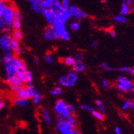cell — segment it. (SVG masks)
<instances>
[{
	"label": "cell",
	"mask_w": 134,
	"mask_h": 134,
	"mask_svg": "<svg viewBox=\"0 0 134 134\" xmlns=\"http://www.w3.org/2000/svg\"><path fill=\"white\" fill-rule=\"evenodd\" d=\"M51 25L58 33L60 39H62L64 41H69L70 39V34L69 31L66 30L65 21H64L58 16H55L53 24Z\"/></svg>",
	"instance_id": "6da1fadb"
},
{
	"label": "cell",
	"mask_w": 134,
	"mask_h": 134,
	"mask_svg": "<svg viewBox=\"0 0 134 134\" xmlns=\"http://www.w3.org/2000/svg\"><path fill=\"white\" fill-rule=\"evenodd\" d=\"M78 80L77 74L75 72H69L65 75L61 76L59 78L58 83L60 86L66 88L74 86Z\"/></svg>",
	"instance_id": "7a4b0ae2"
},
{
	"label": "cell",
	"mask_w": 134,
	"mask_h": 134,
	"mask_svg": "<svg viewBox=\"0 0 134 134\" xmlns=\"http://www.w3.org/2000/svg\"><path fill=\"white\" fill-rule=\"evenodd\" d=\"M12 40L11 34L4 33L0 36V49L4 53L12 52Z\"/></svg>",
	"instance_id": "3957f363"
},
{
	"label": "cell",
	"mask_w": 134,
	"mask_h": 134,
	"mask_svg": "<svg viewBox=\"0 0 134 134\" xmlns=\"http://www.w3.org/2000/svg\"><path fill=\"white\" fill-rule=\"evenodd\" d=\"M134 86L132 81L125 77H120L118 80L117 88L122 92H129L131 89Z\"/></svg>",
	"instance_id": "277c9868"
},
{
	"label": "cell",
	"mask_w": 134,
	"mask_h": 134,
	"mask_svg": "<svg viewBox=\"0 0 134 134\" xmlns=\"http://www.w3.org/2000/svg\"><path fill=\"white\" fill-rule=\"evenodd\" d=\"M15 8L13 6V4H8L7 7L5 8L3 18L5 20L7 27H12L13 21L14 20V11Z\"/></svg>",
	"instance_id": "5b68a950"
},
{
	"label": "cell",
	"mask_w": 134,
	"mask_h": 134,
	"mask_svg": "<svg viewBox=\"0 0 134 134\" xmlns=\"http://www.w3.org/2000/svg\"><path fill=\"white\" fill-rule=\"evenodd\" d=\"M54 109L57 114L60 115L64 118L71 114V113L67 109V103L62 99H59L57 100V102L55 103V105Z\"/></svg>",
	"instance_id": "8992f818"
},
{
	"label": "cell",
	"mask_w": 134,
	"mask_h": 134,
	"mask_svg": "<svg viewBox=\"0 0 134 134\" xmlns=\"http://www.w3.org/2000/svg\"><path fill=\"white\" fill-rule=\"evenodd\" d=\"M44 38L47 41H53L60 39L58 34L55 30L52 25H48L45 29V32L44 33Z\"/></svg>",
	"instance_id": "52a82bcc"
},
{
	"label": "cell",
	"mask_w": 134,
	"mask_h": 134,
	"mask_svg": "<svg viewBox=\"0 0 134 134\" xmlns=\"http://www.w3.org/2000/svg\"><path fill=\"white\" fill-rule=\"evenodd\" d=\"M8 83L10 86V88L14 91V92H16L17 90H19L21 87H23V83L21 81L19 78L17 76L14 77L13 78L10 79L7 81Z\"/></svg>",
	"instance_id": "ba28073f"
},
{
	"label": "cell",
	"mask_w": 134,
	"mask_h": 134,
	"mask_svg": "<svg viewBox=\"0 0 134 134\" xmlns=\"http://www.w3.org/2000/svg\"><path fill=\"white\" fill-rule=\"evenodd\" d=\"M41 14H42V16H44V18L47 21L49 25H51L53 24V21L55 20V15L54 13L50 9H42Z\"/></svg>",
	"instance_id": "9c48e42d"
},
{
	"label": "cell",
	"mask_w": 134,
	"mask_h": 134,
	"mask_svg": "<svg viewBox=\"0 0 134 134\" xmlns=\"http://www.w3.org/2000/svg\"><path fill=\"white\" fill-rule=\"evenodd\" d=\"M49 9H50L56 16V15L60 14L63 10L64 8L62 2H60L58 0H53Z\"/></svg>",
	"instance_id": "30bf717a"
},
{
	"label": "cell",
	"mask_w": 134,
	"mask_h": 134,
	"mask_svg": "<svg viewBox=\"0 0 134 134\" xmlns=\"http://www.w3.org/2000/svg\"><path fill=\"white\" fill-rule=\"evenodd\" d=\"M5 71L6 81L10 80L14 77H16V73H17V69L12 64L5 66Z\"/></svg>",
	"instance_id": "8fae6325"
},
{
	"label": "cell",
	"mask_w": 134,
	"mask_h": 134,
	"mask_svg": "<svg viewBox=\"0 0 134 134\" xmlns=\"http://www.w3.org/2000/svg\"><path fill=\"white\" fill-rule=\"evenodd\" d=\"M82 11L83 10H81L80 8L75 5H71L69 8V12L71 14V16L78 21H80V20L82 19V16H81Z\"/></svg>",
	"instance_id": "7c38bea8"
},
{
	"label": "cell",
	"mask_w": 134,
	"mask_h": 134,
	"mask_svg": "<svg viewBox=\"0 0 134 134\" xmlns=\"http://www.w3.org/2000/svg\"><path fill=\"white\" fill-rule=\"evenodd\" d=\"M14 58V55L13 52H10V53H4V55L2 56V59H1V62H2V64L5 66L11 64L13 63V59Z\"/></svg>",
	"instance_id": "4fadbf2b"
},
{
	"label": "cell",
	"mask_w": 134,
	"mask_h": 134,
	"mask_svg": "<svg viewBox=\"0 0 134 134\" xmlns=\"http://www.w3.org/2000/svg\"><path fill=\"white\" fill-rule=\"evenodd\" d=\"M12 64H13L17 70L22 69V70L27 71V70L26 64H25V62H23V60H20V59L19 58H17V57H14V59H13Z\"/></svg>",
	"instance_id": "5bb4252c"
},
{
	"label": "cell",
	"mask_w": 134,
	"mask_h": 134,
	"mask_svg": "<svg viewBox=\"0 0 134 134\" xmlns=\"http://www.w3.org/2000/svg\"><path fill=\"white\" fill-rule=\"evenodd\" d=\"M11 47H12V51L14 53V55H19L21 53V51H22L19 41H17L16 39L14 38H13V40H12Z\"/></svg>",
	"instance_id": "9a60e30c"
},
{
	"label": "cell",
	"mask_w": 134,
	"mask_h": 134,
	"mask_svg": "<svg viewBox=\"0 0 134 134\" xmlns=\"http://www.w3.org/2000/svg\"><path fill=\"white\" fill-rule=\"evenodd\" d=\"M72 69L73 72H80L85 71L86 69V66L83 62H77L75 61L73 65L72 66Z\"/></svg>",
	"instance_id": "2e32d148"
},
{
	"label": "cell",
	"mask_w": 134,
	"mask_h": 134,
	"mask_svg": "<svg viewBox=\"0 0 134 134\" xmlns=\"http://www.w3.org/2000/svg\"><path fill=\"white\" fill-rule=\"evenodd\" d=\"M15 95H16V98L18 99H27L28 100L29 96L27 92L26 88L25 87H21L19 90H17L16 92H15Z\"/></svg>",
	"instance_id": "e0dca14e"
},
{
	"label": "cell",
	"mask_w": 134,
	"mask_h": 134,
	"mask_svg": "<svg viewBox=\"0 0 134 134\" xmlns=\"http://www.w3.org/2000/svg\"><path fill=\"white\" fill-rule=\"evenodd\" d=\"M56 16L59 17L60 19L63 20L64 21H65V22H66L67 21H69V20L72 17L71 14L70 13L69 10H64V9L63 10H62L60 14L56 15Z\"/></svg>",
	"instance_id": "ac0fdd59"
},
{
	"label": "cell",
	"mask_w": 134,
	"mask_h": 134,
	"mask_svg": "<svg viewBox=\"0 0 134 134\" xmlns=\"http://www.w3.org/2000/svg\"><path fill=\"white\" fill-rule=\"evenodd\" d=\"M41 114H42V118H43L45 124L47 125H51V117H50L49 113L47 111V109L42 108L41 109Z\"/></svg>",
	"instance_id": "d6986e66"
},
{
	"label": "cell",
	"mask_w": 134,
	"mask_h": 134,
	"mask_svg": "<svg viewBox=\"0 0 134 134\" xmlns=\"http://www.w3.org/2000/svg\"><path fill=\"white\" fill-rule=\"evenodd\" d=\"M29 2H30L32 4V9L34 12H35L36 14H39L40 13H41L42 8L39 5L38 0H30Z\"/></svg>",
	"instance_id": "ffe728a7"
},
{
	"label": "cell",
	"mask_w": 134,
	"mask_h": 134,
	"mask_svg": "<svg viewBox=\"0 0 134 134\" xmlns=\"http://www.w3.org/2000/svg\"><path fill=\"white\" fill-rule=\"evenodd\" d=\"M57 129L61 133V134H75L74 129H69V128H66L57 124Z\"/></svg>",
	"instance_id": "44dd1931"
},
{
	"label": "cell",
	"mask_w": 134,
	"mask_h": 134,
	"mask_svg": "<svg viewBox=\"0 0 134 134\" xmlns=\"http://www.w3.org/2000/svg\"><path fill=\"white\" fill-rule=\"evenodd\" d=\"M26 90L27 94H28L29 98H33L34 94H35L36 90L34 89V84L32 82H27L26 83Z\"/></svg>",
	"instance_id": "7402d4cb"
},
{
	"label": "cell",
	"mask_w": 134,
	"mask_h": 134,
	"mask_svg": "<svg viewBox=\"0 0 134 134\" xmlns=\"http://www.w3.org/2000/svg\"><path fill=\"white\" fill-rule=\"evenodd\" d=\"M26 71L25 70H22V69H19L17 70V73H16V76L19 78L21 81L23 82V83H27V79H26Z\"/></svg>",
	"instance_id": "603a6c76"
},
{
	"label": "cell",
	"mask_w": 134,
	"mask_h": 134,
	"mask_svg": "<svg viewBox=\"0 0 134 134\" xmlns=\"http://www.w3.org/2000/svg\"><path fill=\"white\" fill-rule=\"evenodd\" d=\"M14 103L17 106H19L21 108H25L29 105V100L27 99H18L16 98L14 100Z\"/></svg>",
	"instance_id": "cb8c5ba5"
},
{
	"label": "cell",
	"mask_w": 134,
	"mask_h": 134,
	"mask_svg": "<svg viewBox=\"0 0 134 134\" xmlns=\"http://www.w3.org/2000/svg\"><path fill=\"white\" fill-rule=\"evenodd\" d=\"M129 11H130V9H129V5L127 4L126 1H124L121 5L120 14H121V15H123V16H125L126 14H129Z\"/></svg>",
	"instance_id": "d4e9b609"
},
{
	"label": "cell",
	"mask_w": 134,
	"mask_h": 134,
	"mask_svg": "<svg viewBox=\"0 0 134 134\" xmlns=\"http://www.w3.org/2000/svg\"><path fill=\"white\" fill-rule=\"evenodd\" d=\"M33 102L34 103L35 105H39L41 103V99H42V94H41L37 90H36L35 94H34V95L33 97Z\"/></svg>",
	"instance_id": "484cf974"
},
{
	"label": "cell",
	"mask_w": 134,
	"mask_h": 134,
	"mask_svg": "<svg viewBox=\"0 0 134 134\" xmlns=\"http://www.w3.org/2000/svg\"><path fill=\"white\" fill-rule=\"evenodd\" d=\"M53 0H41L39 1V5L42 9L49 8Z\"/></svg>",
	"instance_id": "4316f807"
},
{
	"label": "cell",
	"mask_w": 134,
	"mask_h": 134,
	"mask_svg": "<svg viewBox=\"0 0 134 134\" xmlns=\"http://www.w3.org/2000/svg\"><path fill=\"white\" fill-rule=\"evenodd\" d=\"M13 38L16 39L17 41H21L23 38V33L21 30H13Z\"/></svg>",
	"instance_id": "83f0119b"
},
{
	"label": "cell",
	"mask_w": 134,
	"mask_h": 134,
	"mask_svg": "<svg viewBox=\"0 0 134 134\" xmlns=\"http://www.w3.org/2000/svg\"><path fill=\"white\" fill-rule=\"evenodd\" d=\"M8 4L6 3L5 1L0 0V19H1V18H3L4 12H5V8L7 7Z\"/></svg>",
	"instance_id": "f1b7e54d"
},
{
	"label": "cell",
	"mask_w": 134,
	"mask_h": 134,
	"mask_svg": "<svg viewBox=\"0 0 134 134\" xmlns=\"http://www.w3.org/2000/svg\"><path fill=\"white\" fill-rule=\"evenodd\" d=\"M80 25H81V23L80 21H77L69 23V26L71 30H72L73 31H78L80 28Z\"/></svg>",
	"instance_id": "f546056e"
},
{
	"label": "cell",
	"mask_w": 134,
	"mask_h": 134,
	"mask_svg": "<svg viewBox=\"0 0 134 134\" xmlns=\"http://www.w3.org/2000/svg\"><path fill=\"white\" fill-rule=\"evenodd\" d=\"M114 20L116 21L118 23H125L127 22V19L125 16H123V15H121V14H119V15H116L113 17Z\"/></svg>",
	"instance_id": "4dcf8cb0"
},
{
	"label": "cell",
	"mask_w": 134,
	"mask_h": 134,
	"mask_svg": "<svg viewBox=\"0 0 134 134\" xmlns=\"http://www.w3.org/2000/svg\"><path fill=\"white\" fill-rule=\"evenodd\" d=\"M62 93V88L60 86H55L51 90L50 94L52 96H60Z\"/></svg>",
	"instance_id": "1f68e13d"
},
{
	"label": "cell",
	"mask_w": 134,
	"mask_h": 134,
	"mask_svg": "<svg viewBox=\"0 0 134 134\" xmlns=\"http://www.w3.org/2000/svg\"><path fill=\"white\" fill-rule=\"evenodd\" d=\"M58 124L62 126V127H66V128H69V129H74V127H75V126L73 125H72L71 123H70L69 121L66 120L64 118L62 121L60 122V123H58Z\"/></svg>",
	"instance_id": "d6a6232c"
},
{
	"label": "cell",
	"mask_w": 134,
	"mask_h": 134,
	"mask_svg": "<svg viewBox=\"0 0 134 134\" xmlns=\"http://www.w3.org/2000/svg\"><path fill=\"white\" fill-rule=\"evenodd\" d=\"M92 115H93V116L95 117V118H97V119H98V120H104L105 116L102 112H100V111H96V110H94V111L92 112Z\"/></svg>",
	"instance_id": "836d02e7"
},
{
	"label": "cell",
	"mask_w": 134,
	"mask_h": 134,
	"mask_svg": "<svg viewBox=\"0 0 134 134\" xmlns=\"http://www.w3.org/2000/svg\"><path fill=\"white\" fill-rule=\"evenodd\" d=\"M75 62V60L73 57H66V58L64 59V63L67 66H72Z\"/></svg>",
	"instance_id": "e575fe53"
},
{
	"label": "cell",
	"mask_w": 134,
	"mask_h": 134,
	"mask_svg": "<svg viewBox=\"0 0 134 134\" xmlns=\"http://www.w3.org/2000/svg\"><path fill=\"white\" fill-rule=\"evenodd\" d=\"M21 27V22L19 20L14 19L13 21V25H12V28L14 30H20Z\"/></svg>",
	"instance_id": "d590c367"
},
{
	"label": "cell",
	"mask_w": 134,
	"mask_h": 134,
	"mask_svg": "<svg viewBox=\"0 0 134 134\" xmlns=\"http://www.w3.org/2000/svg\"><path fill=\"white\" fill-rule=\"evenodd\" d=\"M95 103L100 111H105V107L104 104L103 103V102L100 100V99H97V100H95Z\"/></svg>",
	"instance_id": "8d00e7d4"
},
{
	"label": "cell",
	"mask_w": 134,
	"mask_h": 134,
	"mask_svg": "<svg viewBox=\"0 0 134 134\" xmlns=\"http://www.w3.org/2000/svg\"><path fill=\"white\" fill-rule=\"evenodd\" d=\"M6 27H7V25H6L5 20L4 18H1L0 19V32H5Z\"/></svg>",
	"instance_id": "74e56055"
},
{
	"label": "cell",
	"mask_w": 134,
	"mask_h": 134,
	"mask_svg": "<svg viewBox=\"0 0 134 134\" xmlns=\"http://www.w3.org/2000/svg\"><path fill=\"white\" fill-rule=\"evenodd\" d=\"M64 119H65L66 120H67V121H69L70 123H71L72 125H76V119L75 118V116H73L72 114H70L69 116H68L65 117L64 118Z\"/></svg>",
	"instance_id": "f35d334b"
},
{
	"label": "cell",
	"mask_w": 134,
	"mask_h": 134,
	"mask_svg": "<svg viewBox=\"0 0 134 134\" xmlns=\"http://www.w3.org/2000/svg\"><path fill=\"white\" fill-rule=\"evenodd\" d=\"M80 108H81V109H83V110H86V111H91V112H92L94 110V108L92 105H90L88 104L81 105Z\"/></svg>",
	"instance_id": "ab89813d"
},
{
	"label": "cell",
	"mask_w": 134,
	"mask_h": 134,
	"mask_svg": "<svg viewBox=\"0 0 134 134\" xmlns=\"http://www.w3.org/2000/svg\"><path fill=\"white\" fill-rule=\"evenodd\" d=\"M131 68L129 66H122L118 69V71L122 72H127V73H131Z\"/></svg>",
	"instance_id": "60d3db41"
},
{
	"label": "cell",
	"mask_w": 134,
	"mask_h": 134,
	"mask_svg": "<svg viewBox=\"0 0 134 134\" xmlns=\"http://www.w3.org/2000/svg\"><path fill=\"white\" fill-rule=\"evenodd\" d=\"M100 67H101L102 69H105V71H114V69L111 68V67H110L109 66H108V64H106L105 62H102V63L100 64Z\"/></svg>",
	"instance_id": "b9f144b4"
},
{
	"label": "cell",
	"mask_w": 134,
	"mask_h": 134,
	"mask_svg": "<svg viewBox=\"0 0 134 134\" xmlns=\"http://www.w3.org/2000/svg\"><path fill=\"white\" fill-rule=\"evenodd\" d=\"M22 14L21 13V12L19 11V10H18V9H15V11H14V19L16 20H19L21 21L22 19Z\"/></svg>",
	"instance_id": "7bdbcfd3"
},
{
	"label": "cell",
	"mask_w": 134,
	"mask_h": 134,
	"mask_svg": "<svg viewBox=\"0 0 134 134\" xmlns=\"http://www.w3.org/2000/svg\"><path fill=\"white\" fill-rule=\"evenodd\" d=\"M26 79L27 83V82H32V81H33V75H32L31 71H26Z\"/></svg>",
	"instance_id": "ee69618b"
},
{
	"label": "cell",
	"mask_w": 134,
	"mask_h": 134,
	"mask_svg": "<svg viewBox=\"0 0 134 134\" xmlns=\"http://www.w3.org/2000/svg\"><path fill=\"white\" fill-rule=\"evenodd\" d=\"M74 58L75 60V61H77V62H83V55L81 53H78L75 55Z\"/></svg>",
	"instance_id": "f6af8a7d"
},
{
	"label": "cell",
	"mask_w": 134,
	"mask_h": 134,
	"mask_svg": "<svg viewBox=\"0 0 134 134\" xmlns=\"http://www.w3.org/2000/svg\"><path fill=\"white\" fill-rule=\"evenodd\" d=\"M62 4L64 10H69V8H70L71 5H69V2L68 0H63L62 2Z\"/></svg>",
	"instance_id": "bcb514c9"
},
{
	"label": "cell",
	"mask_w": 134,
	"mask_h": 134,
	"mask_svg": "<svg viewBox=\"0 0 134 134\" xmlns=\"http://www.w3.org/2000/svg\"><path fill=\"white\" fill-rule=\"evenodd\" d=\"M131 102L130 100H126L125 102L123 103L122 106V109L125 110V109H128L129 107H131Z\"/></svg>",
	"instance_id": "7dc6e473"
},
{
	"label": "cell",
	"mask_w": 134,
	"mask_h": 134,
	"mask_svg": "<svg viewBox=\"0 0 134 134\" xmlns=\"http://www.w3.org/2000/svg\"><path fill=\"white\" fill-rule=\"evenodd\" d=\"M67 109H68V110H69L70 113H71V112L74 113V112L76 111L75 107L71 104H69V103H67Z\"/></svg>",
	"instance_id": "c3c4849f"
},
{
	"label": "cell",
	"mask_w": 134,
	"mask_h": 134,
	"mask_svg": "<svg viewBox=\"0 0 134 134\" xmlns=\"http://www.w3.org/2000/svg\"><path fill=\"white\" fill-rule=\"evenodd\" d=\"M44 60H45L47 63L49 64L53 63V58H52V57L51 56V55H45L44 57Z\"/></svg>",
	"instance_id": "681fc988"
},
{
	"label": "cell",
	"mask_w": 134,
	"mask_h": 134,
	"mask_svg": "<svg viewBox=\"0 0 134 134\" xmlns=\"http://www.w3.org/2000/svg\"><path fill=\"white\" fill-rule=\"evenodd\" d=\"M64 118L63 116H60V115H59V114H57L56 116H55V120H56V121L58 123H60V122L62 121Z\"/></svg>",
	"instance_id": "f907efd6"
},
{
	"label": "cell",
	"mask_w": 134,
	"mask_h": 134,
	"mask_svg": "<svg viewBox=\"0 0 134 134\" xmlns=\"http://www.w3.org/2000/svg\"><path fill=\"white\" fill-rule=\"evenodd\" d=\"M102 85H103V86L105 88H108L109 86V82H108V81L105 80H103L102 81Z\"/></svg>",
	"instance_id": "816d5d0a"
},
{
	"label": "cell",
	"mask_w": 134,
	"mask_h": 134,
	"mask_svg": "<svg viewBox=\"0 0 134 134\" xmlns=\"http://www.w3.org/2000/svg\"><path fill=\"white\" fill-rule=\"evenodd\" d=\"M109 35L111 36V37L112 38H116V34L114 30H111L109 31Z\"/></svg>",
	"instance_id": "f5cc1de1"
},
{
	"label": "cell",
	"mask_w": 134,
	"mask_h": 134,
	"mask_svg": "<svg viewBox=\"0 0 134 134\" xmlns=\"http://www.w3.org/2000/svg\"><path fill=\"white\" fill-rule=\"evenodd\" d=\"M5 106V103L4 102V100H0V110L4 109Z\"/></svg>",
	"instance_id": "db71d44e"
},
{
	"label": "cell",
	"mask_w": 134,
	"mask_h": 134,
	"mask_svg": "<svg viewBox=\"0 0 134 134\" xmlns=\"http://www.w3.org/2000/svg\"><path fill=\"white\" fill-rule=\"evenodd\" d=\"M97 43H98L97 41H93L91 43H90V47L92 48L95 47L97 45Z\"/></svg>",
	"instance_id": "11a10c76"
},
{
	"label": "cell",
	"mask_w": 134,
	"mask_h": 134,
	"mask_svg": "<svg viewBox=\"0 0 134 134\" xmlns=\"http://www.w3.org/2000/svg\"><path fill=\"white\" fill-rule=\"evenodd\" d=\"M115 133L116 134H121V130L119 127H116L115 128Z\"/></svg>",
	"instance_id": "9f6ffc18"
},
{
	"label": "cell",
	"mask_w": 134,
	"mask_h": 134,
	"mask_svg": "<svg viewBox=\"0 0 134 134\" xmlns=\"http://www.w3.org/2000/svg\"><path fill=\"white\" fill-rule=\"evenodd\" d=\"M81 16L82 18H87L88 17V14H87L86 13H85L84 11H82V13H81Z\"/></svg>",
	"instance_id": "6f0895ef"
},
{
	"label": "cell",
	"mask_w": 134,
	"mask_h": 134,
	"mask_svg": "<svg viewBox=\"0 0 134 134\" xmlns=\"http://www.w3.org/2000/svg\"><path fill=\"white\" fill-rule=\"evenodd\" d=\"M74 130H75V134H81V131H80L79 129H74Z\"/></svg>",
	"instance_id": "680465c9"
},
{
	"label": "cell",
	"mask_w": 134,
	"mask_h": 134,
	"mask_svg": "<svg viewBox=\"0 0 134 134\" xmlns=\"http://www.w3.org/2000/svg\"><path fill=\"white\" fill-rule=\"evenodd\" d=\"M39 61H40V60H39V58H37V57L34 58V62H35L36 64H38Z\"/></svg>",
	"instance_id": "91938a15"
},
{
	"label": "cell",
	"mask_w": 134,
	"mask_h": 134,
	"mask_svg": "<svg viewBox=\"0 0 134 134\" xmlns=\"http://www.w3.org/2000/svg\"><path fill=\"white\" fill-rule=\"evenodd\" d=\"M129 93H131V94H134V86L131 89V90L129 91Z\"/></svg>",
	"instance_id": "94428289"
},
{
	"label": "cell",
	"mask_w": 134,
	"mask_h": 134,
	"mask_svg": "<svg viewBox=\"0 0 134 134\" xmlns=\"http://www.w3.org/2000/svg\"><path fill=\"white\" fill-rule=\"evenodd\" d=\"M131 108H132V109L134 110V100L133 101V102H131Z\"/></svg>",
	"instance_id": "6125c7cd"
},
{
	"label": "cell",
	"mask_w": 134,
	"mask_h": 134,
	"mask_svg": "<svg viewBox=\"0 0 134 134\" xmlns=\"http://www.w3.org/2000/svg\"><path fill=\"white\" fill-rule=\"evenodd\" d=\"M131 73H132L133 75L134 76V69H131Z\"/></svg>",
	"instance_id": "be15d7a7"
}]
</instances>
